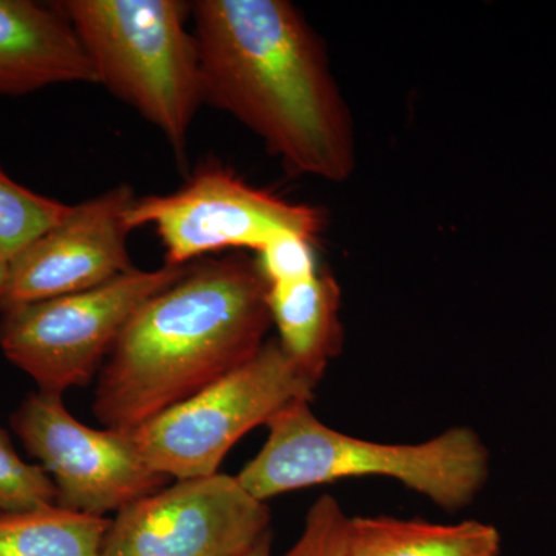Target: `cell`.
I'll use <instances>...</instances> for the list:
<instances>
[{
  "instance_id": "12",
  "label": "cell",
  "mask_w": 556,
  "mask_h": 556,
  "mask_svg": "<svg viewBox=\"0 0 556 556\" xmlns=\"http://www.w3.org/2000/svg\"><path fill=\"white\" fill-rule=\"evenodd\" d=\"M266 302L285 353L318 382L340 343L334 278L317 273L295 283L274 285L266 291Z\"/></svg>"
},
{
  "instance_id": "16",
  "label": "cell",
  "mask_w": 556,
  "mask_h": 556,
  "mask_svg": "<svg viewBox=\"0 0 556 556\" xmlns=\"http://www.w3.org/2000/svg\"><path fill=\"white\" fill-rule=\"evenodd\" d=\"M56 506V489L46 470L21 459L0 428V515Z\"/></svg>"
},
{
  "instance_id": "13",
  "label": "cell",
  "mask_w": 556,
  "mask_h": 556,
  "mask_svg": "<svg viewBox=\"0 0 556 556\" xmlns=\"http://www.w3.org/2000/svg\"><path fill=\"white\" fill-rule=\"evenodd\" d=\"M500 552V532L479 521L431 525L361 517L348 522L350 556H497Z\"/></svg>"
},
{
  "instance_id": "7",
  "label": "cell",
  "mask_w": 556,
  "mask_h": 556,
  "mask_svg": "<svg viewBox=\"0 0 556 556\" xmlns=\"http://www.w3.org/2000/svg\"><path fill=\"white\" fill-rule=\"evenodd\" d=\"M130 229L152 226L169 266L229 248L260 251L280 233L314 240L324 228L317 207L254 188L232 170L206 164L167 195L141 197L127 212Z\"/></svg>"
},
{
  "instance_id": "20",
  "label": "cell",
  "mask_w": 556,
  "mask_h": 556,
  "mask_svg": "<svg viewBox=\"0 0 556 556\" xmlns=\"http://www.w3.org/2000/svg\"><path fill=\"white\" fill-rule=\"evenodd\" d=\"M7 278H9V262L0 258V295H2L3 289H5Z\"/></svg>"
},
{
  "instance_id": "14",
  "label": "cell",
  "mask_w": 556,
  "mask_h": 556,
  "mask_svg": "<svg viewBox=\"0 0 556 556\" xmlns=\"http://www.w3.org/2000/svg\"><path fill=\"white\" fill-rule=\"evenodd\" d=\"M112 519L58 506L0 515V556H104Z\"/></svg>"
},
{
  "instance_id": "19",
  "label": "cell",
  "mask_w": 556,
  "mask_h": 556,
  "mask_svg": "<svg viewBox=\"0 0 556 556\" xmlns=\"http://www.w3.org/2000/svg\"><path fill=\"white\" fill-rule=\"evenodd\" d=\"M270 546H273V536H270L269 532L268 535L263 536L262 540L243 556H270Z\"/></svg>"
},
{
  "instance_id": "3",
  "label": "cell",
  "mask_w": 556,
  "mask_h": 556,
  "mask_svg": "<svg viewBox=\"0 0 556 556\" xmlns=\"http://www.w3.org/2000/svg\"><path fill=\"white\" fill-rule=\"evenodd\" d=\"M308 404L295 402L274 416L268 441L237 475L263 503L305 486L380 477L456 510L470 504L485 484L489 453L470 428H452L420 444H379L325 426Z\"/></svg>"
},
{
  "instance_id": "9",
  "label": "cell",
  "mask_w": 556,
  "mask_h": 556,
  "mask_svg": "<svg viewBox=\"0 0 556 556\" xmlns=\"http://www.w3.org/2000/svg\"><path fill=\"white\" fill-rule=\"evenodd\" d=\"M270 510L237 477L181 479L124 507L104 556H243L268 535Z\"/></svg>"
},
{
  "instance_id": "18",
  "label": "cell",
  "mask_w": 556,
  "mask_h": 556,
  "mask_svg": "<svg viewBox=\"0 0 556 556\" xmlns=\"http://www.w3.org/2000/svg\"><path fill=\"white\" fill-rule=\"evenodd\" d=\"M255 265L268 287L306 280L317 274L313 240L298 233H280L260 249Z\"/></svg>"
},
{
  "instance_id": "10",
  "label": "cell",
  "mask_w": 556,
  "mask_h": 556,
  "mask_svg": "<svg viewBox=\"0 0 556 556\" xmlns=\"http://www.w3.org/2000/svg\"><path fill=\"white\" fill-rule=\"evenodd\" d=\"M135 200L134 189L119 185L72 206L11 260L0 311L89 291L135 269L127 248V212Z\"/></svg>"
},
{
  "instance_id": "8",
  "label": "cell",
  "mask_w": 556,
  "mask_h": 556,
  "mask_svg": "<svg viewBox=\"0 0 556 556\" xmlns=\"http://www.w3.org/2000/svg\"><path fill=\"white\" fill-rule=\"evenodd\" d=\"M25 450L56 489V506L104 518L167 485L146 463L131 431L94 430L70 415L62 394L33 393L10 417Z\"/></svg>"
},
{
  "instance_id": "5",
  "label": "cell",
  "mask_w": 556,
  "mask_h": 556,
  "mask_svg": "<svg viewBox=\"0 0 556 556\" xmlns=\"http://www.w3.org/2000/svg\"><path fill=\"white\" fill-rule=\"evenodd\" d=\"M316 386L278 340H269L240 368L130 430L131 438L146 463L167 478L211 477L248 431L268 426L295 402H309Z\"/></svg>"
},
{
  "instance_id": "11",
  "label": "cell",
  "mask_w": 556,
  "mask_h": 556,
  "mask_svg": "<svg viewBox=\"0 0 556 556\" xmlns=\"http://www.w3.org/2000/svg\"><path fill=\"white\" fill-rule=\"evenodd\" d=\"M72 83L97 84V75L54 2L0 0V94Z\"/></svg>"
},
{
  "instance_id": "1",
  "label": "cell",
  "mask_w": 556,
  "mask_h": 556,
  "mask_svg": "<svg viewBox=\"0 0 556 556\" xmlns=\"http://www.w3.org/2000/svg\"><path fill=\"white\" fill-rule=\"evenodd\" d=\"M190 16L204 102L257 134L291 174L350 178V113L300 11L287 0H199Z\"/></svg>"
},
{
  "instance_id": "6",
  "label": "cell",
  "mask_w": 556,
  "mask_h": 556,
  "mask_svg": "<svg viewBox=\"0 0 556 556\" xmlns=\"http://www.w3.org/2000/svg\"><path fill=\"white\" fill-rule=\"evenodd\" d=\"M188 268H135L89 291L2 309L0 350L42 393L87 386L139 306Z\"/></svg>"
},
{
  "instance_id": "17",
  "label": "cell",
  "mask_w": 556,
  "mask_h": 556,
  "mask_svg": "<svg viewBox=\"0 0 556 556\" xmlns=\"http://www.w3.org/2000/svg\"><path fill=\"white\" fill-rule=\"evenodd\" d=\"M348 522L336 497H318L306 515L305 527L298 543L283 556H350Z\"/></svg>"
},
{
  "instance_id": "2",
  "label": "cell",
  "mask_w": 556,
  "mask_h": 556,
  "mask_svg": "<svg viewBox=\"0 0 556 556\" xmlns=\"http://www.w3.org/2000/svg\"><path fill=\"white\" fill-rule=\"evenodd\" d=\"M266 291L247 258L189 266L121 332L98 378L97 419L134 430L251 361L273 325Z\"/></svg>"
},
{
  "instance_id": "4",
  "label": "cell",
  "mask_w": 556,
  "mask_h": 556,
  "mask_svg": "<svg viewBox=\"0 0 556 556\" xmlns=\"http://www.w3.org/2000/svg\"><path fill=\"white\" fill-rule=\"evenodd\" d=\"M78 36L97 84L137 110L186 163L190 124L203 104L199 49L179 0L54 2Z\"/></svg>"
},
{
  "instance_id": "15",
  "label": "cell",
  "mask_w": 556,
  "mask_h": 556,
  "mask_svg": "<svg viewBox=\"0 0 556 556\" xmlns=\"http://www.w3.org/2000/svg\"><path fill=\"white\" fill-rule=\"evenodd\" d=\"M70 211L68 204L14 181L0 166V258L10 263L67 217Z\"/></svg>"
}]
</instances>
